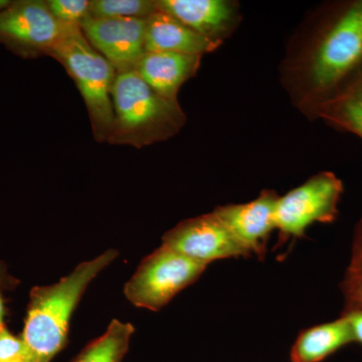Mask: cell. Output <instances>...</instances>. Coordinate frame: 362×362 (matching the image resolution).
<instances>
[{"label":"cell","mask_w":362,"mask_h":362,"mask_svg":"<svg viewBox=\"0 0 362 362\" xmlns=\"http://www.w3.org/2000/svg\"><path fill=\"white\" fill-rule=\"evenodd\" d=\"M118 256L115 250L83 262L56 284L37 287L30 303L23 332V341L40 362H51L64 349L76 306L90 283Z\"/></svg>","instance_id":"obj_1"},{"label":"cell","mask_w":362,"mask_h":362,"mask_svg":"<svg viewBox=\"0 0 362 362\" xmlns=\"http://www.w3.org/2000/svg\"><path fill=\"white\" fill-rule=\"evenodd\" d=\"M112 100L110 144L142 148L169 139L185 125V114L178 102L160 96L135 71L117 74Z\"/></svg>","instance_id":"obj_2"},{"label":"cell","mask_w":362,"mask_h":362,"mask_svg":"<svg viewBox=\"0 0 362 362\" xmlns=\"http://www.w3.org/2000/svg\"><path fill=\"white\" fill-rule=\"evenodd\" d=\"M70 74L87 107L97 142H108L114 122L115 68L93 47L80 26L69 25L49 52Z\"/></svg>","instance_id":"obj_3"},{"label":"cell","mask_w":362,"mask_h":362,"mask_svg":"<svg viewBox=\"0 0 362 362\" xmlns=\"http://www.w3.org/2000/svg\"><path fill=\"white\" fill-rule=\"evenodd\" d=\"M206 267L161 245L143 259L124 294L136 307L159 311L201 277Z\"/></svg>","instance_id":"obj_4"},{"label":"cell","mask_w":362,"mask_h":362,"mask_svg":"<svg viewBox=\"0 0 362 362\" xmlns=\"http://www.w3.org/2000/svg\"><path fill=\"white\" fill-rule=\"evenodd\" d=\"M342 190L341 181L337 176L324 173L279 197L274 216L279 244L304 237L313 223L334 221Z\"/></svg>","instance_id":"obj_5"},{"label":"cell","mask_w":362,"mask_h":362,"mask_svg":"<svg viewBox=\"0 0 362 362\" xmlns=\"http://www.w3.org/2000/svg\"><path fill=\"white\" fill-rule=\"evenodd\" d=\"M69 25L54 18L44 0H18L0 11V44L23 58L49 56Z\"/></svg>","instance_id":"obj_6"},{"label":"cell","mask_w":362,"mask_h":362,"mask_svg":"<svg viewBox=\"0 0 362 362\" xmlns=\"http://www.w3.org/2000/svg\"><path fill=\"white\" fill-rule=\"evenodd\" d=\"M362 59V1L354 4L331 28L311 62L312 84L328 89Z\"/></svg>","instance_id":"obj_7"},{"label":"cell","mask_w":362,"mask_h":362,"mask_svg":"<svg viewBox=\"0 0 362 362\" xmlns=\"http://www.w3.org/2000/svg\"><path fill=\"white\" fill-rule=\"evenodd\" d=\"M161 245L206 266L250 256L214 211L181 221L163 235Z\"/></svg>","instance_id":"obj_8"},{"label":"cell","mask_w":362,"mask_h":362,"mask_svg":"<svg viewBox=\"0 0 362 362\" xmlns=\"http://www.w3.org/2000/svg\"><path fill=\"white\" fill-rule=\"evenodd\" d=\"M86 39L117 74L135 71L145 49L146 18H90L80 26Z\"/></svg>","instance_id":"obj_9"},{"label":"cell","mask_w":362,"mask_h":362,"mask_svg":"<svg viewBox=\"0 0 362 362\" xmlns=\"http://www.w3.org/2000/svg\"><path fill=\"white\" fill-rule=\"evenodd\" d=\"M278 197L276 192L264 190L254 201L218 206L214 213L250 256L264 257L271 233L276 230L274 216Z\"/></svg>","instance_id":"obj_10"},{"label":"cell","mask_w":362,"mask_h":362,"mask_svg":"<svg viewBox=\"0 0 362 362\" xmlns=\"http://www.w3.org/2000/svg\"><path fill=\"white\" fill-rule=\"evenodd\" d=\"M156 4L159 11L214 42H221L237 20L235 6L225 0H157Z\"/></svg>","instance_id":"obj_11"},{"label":"cell","mask_w":362,"mask_h":362,"mask_svg":"<svg viewBox=\"0 0 362 362\" xmlns=\"http://www.w3.org/2000/svg\"><path fill=\"white\" fill-rule=\"evenodd\" d=\"M202 58L195 54L146 52L135 71L160 96L178 102L181 86L197 74Z\"/></svg>","instance_id":"obj_12"},{"label":"cell","mask_w":362,"mask_h":362,"mask_svg":"<svg viewBox=\"0 0 362 362\" xmlns=\"http://www.w3.org/2000/svg\"><path fill=\"white\" fill-rule=\"evenodd\" d=\"M221 44L199 35L170 14L159 9L146 18V52H175L202 57L214 51Z\"/></svg>","instance_id":"obj_13"},{"label":"cell","mask_w":362,"mask_h":362,"mask_svg":"<svg viewBox=\"0 0 362 362\" xmlns=\"http://www.w3.org/2000/svg\"><path fill=\"white\" fill-rule=\"evenodd\" d=\"M354 342L349 320L343 315L332 322L304 329L293 344L291 362H321L338 349Z\"/></svg>","instance_id":"obj_14"},{"label":"cell","mask_w":362,"mask_h":362,"mask_svg":"<svg viewBox=\"0 0 362 362\" xmlns=\"http://www.w3.org/2000/svg\"><path fill=\"white\" fill-rule=\"evenodd\" d=\"M134 332L132 324L114 319L104 334L88 344L71 362H122Z\"/></svg>","instance_id":"obj_15"},{"label":"cell","mask_w":362,"mask_h":362,"mask_svg":"<svg viewBox=\"0 0 362 362\" xmlns=\"http://www.w3.org/2000/svg\"><path fill=\"white\" fill-rule=\"evenodd\" d=\"M157 11L152 0H90V18H147Z\"/></svg>","instance_id":"obj_16"},{"label":"cell","mask_w":362,"mask_h":362,"mask_svg":"<svg viewBox=\"0 0 362 362\" xmlns=\"http://www.w3.org/2000/svg\"><path fill=\"white\" fill-rule=\"evenodd\" d=\"M323 115L341 124L362 138V82L334 104L323 108Z\"/></svg>","instance_id":"obj_17"},{"label":"cell","mask_w":362,"mask_h":362,"mask_svg":"<svg viewBox=\"0 0 362 362\" xmlns=\"http://www.w3.org/2000/svg\"><path fill=\"white\" fill-rule=\"evenodd\" d=\"M54 18L64 25L81 26L90 18V0H47Z\"/></svg>","instance_id":"obj_18"},{"label":"cell","mask_w":362,"mask_h":362,"mask_svg":"<svg viewBox=\"0 0 362 362\" xmlns=\"http://www.w3.org/2000/svg\"><path fill=\"white\" fill-rule=\"evenodd\" d=\"M0 362H40L23 341L6 329L0 328Z\"/></svg>","instance_id":"obj_19"},{"label":"cell","mask_w":362,"mask_h":362,"mask_svg":"<svg viewBox=\"0 0 362 362\" xmlns=\"http://www.w3.org/2000/svg\"><path fill=\"white\" fill-rule=\"evenodd\" d=\"M344 288L349 303L347 308L362 309V272L347 274Z\"/></svg>","instance_id":"obj_20"},{"label":"cell","mask_w":362,"mask_h":362,"mask_svg":"<svg viewBox=\"0 0 362 362\" xmlns=\"http://www.w3.org/2000/svg\"><path fill=\"white\" fill-rule=\"evenodd\" d=\"M344 316L349 320L354 342L362 344V309L347 308Z\"/></svg>","instance_id":"obj_21"},{"label":"cell","mask_w":362,"mask_h":362,"mask_svg":"<svg viewBox=\"0 0 362 362\" xmlns=\"http://www.w3.org/2000/svg\"><path fill=\"white\" fill-rule=\"evenodd\" d=\"M361 272H362V235L357 240L356 246L354 247L351 263L347 274H356Z\"/></svg>","instance_id":"obj_22"},{"label":"cell","mask_w":362,"mask_h":362,"mask_svg":"<svg viewBox=\"0 0 362 362\" xmlns=\"http://www.w3.org/2000/svg\"><path fill=\"white\" fill-rule=\"evenodd\" d=\"M4 326V307H2V302L0 300V328Z\"/></svg>","instance_id":"obj_23"},{"label":"cell","mask_w":362,"mask_h":362,"mask_svg":"<svg viewBox=\"0 0 362 362\" xmlns=\"http://www.w3.org/2000/svg\"><path fill=\"white\" fill-rule=\"evenodd\" d=\"M11 2V1H9V0H0V11H2V9H4L6 7L8 6Z\"/></svg>","instance_id":"obj_24"}]
</instances>
